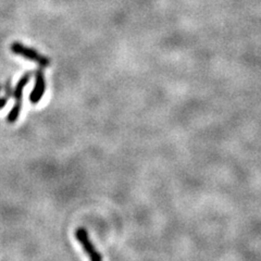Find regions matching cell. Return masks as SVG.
Listing matches in <instances>:
<instances>
[{"instance_id":"cell-3","label":"cell","mask_w":261,"mask_h":261,"mask_svg":"<svg viewBox=\"0 0 261 261\" xmlns=\"http://www.w3.org/2000/svg\"><path fill=\"white\" fill-rule=\"evenodd\" d=\"M46 92V80L44 71L42 69H38L35 72V85L34 88L30 95V101L33 105L38 103L44 96Z\"/></svg>"},{"instance_id":"cell-4","label":"cell","mask_w":261,"mask_h":261,"mask_svg":"<svg viewBox=\"0 0 261 261\" xmlns=\"http://www.w3.org/2000/svg\"><path fill=\"white\" fill-rule=\"evenodd\" d=\"M31 77H32V72H28L19 80L18 83H16V85L13 89V96H12V98H14V101L22 100L23 91H24V88L27 87V85L29 84Z\"/></svg>"},{"instance_id":"cell-8","label":"cell","mask_w":261,"mask_h":261,"mask_svg":"<svg viewBox=\"0 0 261 261\" xmlns=\"http://www.w3.org/2000/svg\"><path fill=\"white\" fill-rule=\"evenodd\" d=\"M0 89H2V84H0Z\"/></svg>"},{"instance_id":"cell-7","label":"cell","mask_w":261,"mask_h":261,"mask_svg":"<svg viewBox=\"0 0 261 261\" xmlns=\"http://www.w3.org/2000/svg\"><path fill=\"white\" fill-rule=\"evenodd\" d=\"M8 102V98L5 96V97H0V110L4 109L6 107V105Z\"/></svg>"},{"instance_id":"cell-6","label":"cell","mask_w":261,"mask_h":261,"mask_svg":"<svg viewBox=\"0 0 261 261\" xmlns=\"http://www.w3.org/2000/svg\"><path fill=\"white\" fill-rule=\"evenodd\" d=\"M4 91H5V96L8 98V99H10L13 96V88L11 85V80H7L6 81V84L4 87Z\"/></svg>"},{"instance_id":"cell-5","label":"cell","mask_w":261,"mask_h":261,"mask_svg":"<svg viewBox=\"0 0 261 261\" xmlns=\"http://www.w3.org/2000/svg\"><path fill=\"white\" fill-rule=\"evenodd\" d=\"M21 110H22V100L21 101H15L12 109L10 110L9 114H8L7 121L9 122V123H14V122L18 121V119L20 118Z\"/></svg>"},{"instance_id":"cell-1","label":"cell","mask_w":261,"mask_h":261,"mask_svg":"<svg viewBox=\"0 0 261 261\" xmlns=\"http://www.w3.org/2000/svg\"><path fill=\"white\" fill-rule=\"evenodd\" d=\"M11 50L14 55L21 56V57H23V58L29 59L33 62H36L42 68H46L50 65V60H49L47 57L40 55L37 50H35V49L24 46L23 44H21L19 42H14L11 45Z\"/></svg>"},{"instance_id":"cell-2","label":"cell","mask_w":261,"mask_h":261,"mask_svg":"<svg viewBox=\"0 0 261 261\" xmlns=\"http://www.w3.org/2000/svg\"><path fill=\"white\" fill-rule=\"evenodd\" d=\"M75 239L81 244V246L83 247L85 254L88 256L91 261H102V256L98 249L95 247V245L89 239V235L86 228L79 227L75 231Z\"/></svg>"}]
</instances>
